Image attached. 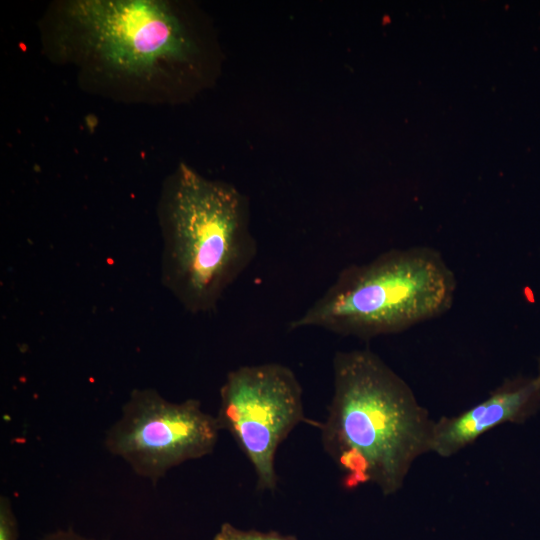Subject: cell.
I'll return each instance as SVG.
<instances>
[{
  "instance_id": "cell-9",
  "label": "cell",
  "mask_w": 540,
  "mask_h": 540,
  "mask_svg": "<svg viewBox=\"0 0 540 540\" xmlns=\"http://www.w3.org/2000/svg\"><path fill=\"white\" fill-rule=\"evenodd\" d=\"M19 537L18 521L12 503L6 496L0 497V540H17Z\"/></svg>"
},
{
  "instance_id": "cell-7",
  "label": "cell",
  "mask_w": 540,
  "mask_h": 540,
  "mask_svg": "<svg viewBox=\"0 0 540 540\" xmlns=\"http://www.w3.org/2000/svg\"><path fill=\"white\" fill-rule=\"evenodd\" d=\"M540 410V376L505 379L489 396L433 426L431 452L451 457L483 434L505 423L522 424Z\"/></svg>"
},
{
  "instance_id": "cell-3",
  "label": "cell",
  "mask_w": 540,
  "mask_h": 540,
  "mask_svg": "<svg viewBox=\"0 0 540 540\" xmlns=\"http://www.w3.org/2000/svg\"><path fill=\"white\" fill-rule=\"evenodd\" d=\"M457 279L430 246L394 248L344 267L288 330L306 327L370 340L438 318L453 306Z\"/></svg>"
},
{
  "instance_id": "cell-1",
  "label": "cell",
  "mask_w": 540,
  "mask_h": 540,
  "mask_svg": "<svg viewBox=\"0 0 540 540\" xmlns=\"http://www.w3.org/2000/svg\"><path fill=\"white\" fill-rule=\"evenodd\" d=\"M434 423L408 383L372 350L335 353L333 395L319 429L345 489L374 484L385 496L397 493L413 463L431 452Z\"/></svg>"
},
{
  "instance_id": "cell-8",
  "label": "cell",
  "mask_w": 540,
  "mask_h": 540,
  "mask_svg": "<svg viewBox=\"0 0 540 540\" xmlns=\"http://www.w3.org/2000/svg\"><path fill=\"white\" fill-rule=\"evenodd\" d=\"M212 540H298L294 535L276 531L263 532L255 529L243 530L229 522H224Z\"/></svg>"
},
{
  "instance_id": "cell-10",
  "label": "cell",
  "mask_w": 540,
  "mask_h": 540,
  "mask_svg": "<svg viewBox=\"0 0 540 540\" xmlns=\"http://www.w3.org/2000/svg\"><path fill=\"white\" fill-rule=\"evenodd\" d=\"M42 540H97L80 535L72 528L57 529L43 535Z\"/></svg>"
},
{
  "instance_id": "cell-4",
  "label": "cell",
  "mask_w": 540,
  "mask_h": 540,
  "mask_svg": "<svg viewBox=\"0 0 540 540\" xmlns=\"http://www.w3.org/2000/svg\"><path fill=\"white\" fill-rule=\"evenodd\" d=\"M68 15L85 47L105 67L149 79L189 60L194 44L169 4L158 0H79Z\"/></svg>"
},
{
  "instance_id": "cell-6",
  "label": "cell",
  "mask_w": 540,
  "mask_h": 540,
  "mask_svg": "<svg viewBox=\"0 0 540 540\" xmlns=\"http://www.w3.org/2000/svg\"><path fill=\"white\" fill-rule=\"evenodd\" d=\"M219 426L197 399L170 402L152 388L134 389L104 444L138 475L156 485L186 461L213 452Z\"/></svg>"
},
{
  "instance_id": "cell-11",
  "label": "cell",
  "mask_w": 540,
  "mask_h": 540,
  "mask_svg": "<svg viewBox=\"0 0 540 540\" xmlns=\"http://www.w3.org/2000/svg\"><path fill=\"white\" fill-rule=\"evenodd\" d=\"M538 375L540 376V355L538 357Z\"/></svg>"
},
{
  "instance_id": "cell-2",
  "label": "cell",
  "mask_w": 540,
  "mask_h": 540,
  "mask_svg": "<svg viewBox=\"0 0 540 540\" xmlns=\"http://www.w3.org/2000/svg\"><path fill=\"white\" fill-rule=\"evenodd\" d=\"M161 282L192 314L213 311L257 255L245 198L180 164L159 204Z\"/></svg>"
},
{
  "instance_id": "cell-5",
  "label": "cell",
  "mask_w": 540,
  "mask_h": 540,
  "mask_svg": "<svg viewBox=\"0 0 540 540\" xmlns=\"http://www.w3.org/2000/svg\"><path fill=\"white\" fill-rule=\"evenodd\" d=\"M302 395L295 373L280 363L240 366L228 372L220 388L219 429L247 457L261 491L277 487L275 456L290 432L304 422L321 426L305 417Z\"/></svg>"
}]
</instances>
